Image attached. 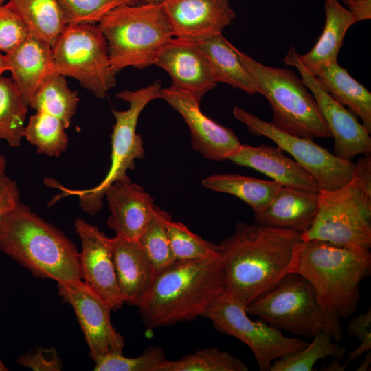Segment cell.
<instances>
[{"mask_svg": "<svg viewBox=\"0 0 371 371\" xmlns=\"http://www.w3.org/2000/svg\"><path fill=\"white\" fill-rule=\"evenodd\" d=\"M302 234L238 222L219 243L226 291L245 307L284 276L295 272Z\"/></svg>", "mask_w": 371, "mask_h": 371, "instance_id": "1", "label": "cell"}, {"mask_svg": "<svg viewBox=\"0 0 371 371\" xmlns=\"http://www.w3.org/2000/svg\"><path fill=\"white\" fill-rule=\"evenodd\" d=\"M225 291L223 255L175 260L156 275L139 313L148 329L190 321L202 317Z\"/></svg>", "mask_w": 371, "mask_h": 371, "instance_id": "2", "label": "cell"}, {"mask_svg": "<svg viewBox=\"0 0 371 371\" xmlns=\"http://www.w3.org/2000/svg\"><path fill=\"white\" fill-rule=\"evenodd\" d=\"M0 250L34 277L57 282L82 280L75 244L21 202L1 221Z\"/></svg>", "mask_w": 371, "mask_h": 371, "instance_id": "3", "label": "cell"}, {"mask_svg": "<svg viewBox=\"0 0 371 371\" xmlns=\"http://www.w3.org/2000/svg\"><path fill=\"white\" fill-rule=\"evenodd\" d=\"M295 272L312 284L323 308L347 318L357 308L361 282L370 275L371 253L361 247L302 240Z\"/></svg>", "mask_w": 371, "mask_h": 371, "instance_id": "4", "label": "cell"}, {"mask_svg": "<svg viewBox=\"0 0 371 371\" xmlns=\"http://www.w3.org/2000/svg\"><path fill=\"white\" fill-rule=\"evenodd\" d=\"M318 196L316 216L302 233V240L371 247L370 155L355 164L354 176L349 182L334 190H320Z\"/></svg>", "mask_w": 371, "mask_h": 371, "instance_id": "5", "label": "cell"}, {"mask_svg": "<svg viewBox=\"0 0 371 371\" xmlns=\"http://www.w3.org/2000/svg\"><path fill=\"white\" fill-rule=\"evenodd\" d=\"M245 311L247 315L294 336L310 338L328 331L337 341L344 333L340 317L322 307L312 284L296 272L284 276L247 305Z\"/></svg>", "mask_w": 371, "mask_h": 371, "instance_id": "6", "label": "cell"}, {"mask_svg": "<svg viewBox=\"0 0 371 371\" xmlns=\"http://www.w3.org/2000/svg\"><path fill=\"white\" fill-rule=\"evenodd\" d=\"M97 25L116 73L128 67L143 69L154 65L162 47L174 37L159 2L121 5Z\"/></svg>", "mask_w": 371, "mask_h": 371, "instance_id": "7", "label": "cell"}, {"mask_svg": "<svg viewBox=\"0 0 371 371\" xmlns=\"http://www.w3.org/2000/svg\"><path fill=\"white\" fill-rule=\"evenodd\" d=\"M235 51L268 100L275 127L297 137H332L312 93L293 71L262 65L236 47Z\"/></svg>", "mask_w": 371, "mask_h": 371, "instance_id": "8", "label": "cell"}, {"mask_svg": "<svg viewBox=\"0 0 371 371\" xmlns=\"http://www.w3.org/2000/svg\"><path fill=\"white\" fill-rule=\"evenodd\" d=\"M161 89L159 80L136 91L125 90L117 97L128 103L125 111L112 110L115 123L111 135V166L106 177L97 186L85 190H71L48 180L47 184L61 190L60 197L74 195L78 197L82 210L90 215L96 214L103 207L106 188L115 181L126 176L128 170L135 168V161L144 157V143L136 128L139 117L144 107L152 100L159 98Z\"/></svg>", "mask_w": 371, "mask_h": 371, "instance_id": "9", "label": "cell"}, {"mask_svg": "<svg viewBox=\"0 0 371 371\" xmlns=\"http://www.w3.org/2000/svg\"><path fill=\"white\" fill-rule=\"evenodd\" d=\"M55 74L75 78L98 98L116 84L108 45L97 24L66 25L52 45Z\"/></svg>", "mask_w": 371, "mask_h": 371, "instance_id": "10", "label": "cell"}, {"mask_svg": "<svg viewBox=\"0 0 371 371\" xmlns=\"http://www.w3.org/2000/svg\"><path fill=\"white\" fill-rule=\"evenodd\" d=\"M202 317L209 319L217 330L245 344L260 371H269L275 360L297 352L309 343L297 337H286L258 318L251 320L245 306L226 291L207 308Z\"/></svg>", "mask_w": 371, "mask_h": 371, "instance_id": "11", "label": "cell"}, {"mask_svg": "<svg viewBox=\"0 0 371 371\" xmlns=\"http://www.w3.org/2000/svg\"><path fill=\"white\" fill-rule=\"evenodd\" d=\"M234 116L248 131L273 141L282 151L289 153L317 182L320 190L343 186L354 176L355 164L337 157L313 139L294 136L275 127L248 111L234 106Z\"/></svg>", "mask_w": 371, "mask_h": 371, "instance_id": "12", "label": "cell"}, {"mask_svg": "<svg viewBox=\"0 0 371 371\" xmlns=\"http://www.w3.org/2000/svg\"><path fill=\"white\" fill-rule=\"evenodd\" d=\"M58 283V293L73 308L84 333L91 359L122 353L123 336L111 321V307L82 280Z\"/></svg>", "mask_w": 371, "mask_h": 371, "instance_id": "13", "label": "cell"}, {"mask_svg": "<svg viewBox=\"0 0 371 371\" xmlns=\"http://www.w3.org/2000/svg\"><path fill=\"white\" fill-rule=\"evenodd\" d=\"M283 61L295 67L302 81L312 93L334 138L333 154L352 161L358 155H370V133L352 112L335 100L322 87L315 76L302 64L295 48L292 46Z\"/></svg>", "mask_w": 371, "mask_h": 371, "instance_id": "14", "label": "cell"}, {"mask_svg": "<svg viewBox=\"0 0 371 371\" xmlns=\"http://www.w3.org/2000/svg\"><path fill=\"white\" fill-rule=\"evenodd\" d=\"M82 244L79 252L82 280L93 289L112 310L124 303L120 295L115 268L112 239L97 226L83 219L74 221Z\"/></svg>", "mask_w": 371, "mask_h": 371, "instance_id": "15", "label": "cell"}, {"mask_svg": "<svg viewBox=\"0 0 371 371\" xmlns=\"http://www.w3.org/2000/svg\"><path fill=\"white\" fill-rule=\"evenodd\" d=\"M159 98L178 111L190 132L192 148L204 157L215 161L227 160L241 143L231 128L223 126L200 109V101L192 95L171 86L161 89Z\"/></svg>", "mask_w": 371, "mask_h": 371, "instance_id": "16", "label": "cell"}, {"mask_svg": "<svg viewBox=\"0 0 371 371\" xmlns=\"http://www.w3.org/2000/svg\"><path fill=\"white\" fill-rule=\"evenodd\" d=\"M173 36L196 43L222 34L236 18L229 0H160Z\"/></svg>", "mask_w": 371, "mask_h": 371, "instance_id": "17", "label": "cell"}, {"mask_svg": "<svg viewBox=\"0 0 371 371\" xmlns=\"http://www.w3.org/2000/svg\"><path fill=\"white\" fill-rule=\"evenodd\" d=\"M154 65L170 76L172 87L200 102L218 84L207 60L197 47L175 37L162 47Z\"/></svg>", "mask_w": 371, "mask_h": 371, "instance_id": "18", "label": "cell"}, {"mask_svg": "<svg viewBox=\"0 0 371 371\" xmlns=\"http://www.w3.org/2000/svg\"><path fill=\"white\" fill-rule=\"evenodd\" d=\"M104 197L111 212L109 227L116 236L138 240L155 207L153 197L128 175L109 186Z\"/></svg>", "mask_w": 371, "mask_h": 371, "instance_id": "19", "label": "cell"}, {"mask_svg": "<svg viewBox=\"0 0 371 371\" xmlns=\"http://www.w3.org/2000/svg\"><path fill=\"white\" fill-rule=\"evenodd\" d=\"M227 160L253 168L283 187L319 193L316 180L297 161L286 157L278 146L242 144Z\"/></svg>", "mask_w": 371, "mask_h": 371, "instance_id": "20", "label": "cell"}, {"mask_svg": "<svg viewBox=\"0 0 371 371\" xmlns=\"http://www.w3.org/2000/svg\"><path fill=\"white\" fill-rule=\"evenodd\" d=\"M119 291L124 303L139 308L146 300L156 272L138 240L112 238Z\"/></svg>", "mask_w": 371, "mask_h": 371, "instance_id": "21", "label": "cell"}, {"mask_svg": "<svg viewBox=\"0 0 371 371\" xmlns=\"http://www.w3.org/2000/svg\"><path fill=\"white\" fill-rule=\"evenodd\" d=\"M5 55L11 78L29 106L40 84L54 74L52 46L30 34Z\"/></svg>", "mask_w": 371, "mask_h": 371, "instance_id": "22", "label": "cell"}, {"mask_svg": "<svg viewBox=\"0 0 371 371\" xmlns=\"http://www.w3.org/2000/svg\"><path fill=\"white\" fill-rule=\"evenodd\" d=\"M319 193L282 187L271 203L254 214L255 223L303 233L312 224L319 206Z\"/></svg>", "mask_w": 371, "mask_h": 371, "instance_id": "23", "label": "cell"}, {"mask_svg": "<svg viewBox=\"0 0 371 371\" xmlns=\"http://www.w3.org/2000/svg\"><path fill=\"white\" fill-rule=\"evenodd\" d=\"M326 23L322 33L313 47L298 58L313 76L325 65L337 61L348 28L357 22L353 14L338 0H324Z\"/></svg>", "mask_w": 371, "mask_h": 371, "instance_id": "24", "label": "cell"}, {"mask_svg": "<svg viewBox=\"0 0 371 371\" xmlns=\"http://www.w3.org/2000/svg\"><path fill=\"white\" fill-rule=\"evenodd\" d=\"M207 60L216 82L229 85L249 95L260 91L241 63L235 47L222 34L193 43Z\"/></svg>", "mask_w": 371, "mask_h": 371, "instance_id": "25", "label": "cell"}, {"mask_svg": "<svg viewBox=\"0 0 371 371\" xmlns=\"http://www.w3.org/2000/svg\"><path fill=\"white\" fill-rule=\"evenodd\" d=\"M326 91L363 122L371 133V93L337 61L323 67L315 76Z\"/></svg>", "mask_w": 371, "mask_h": 371, "instance_id": "26", "label": "cell"}, {"mask_svg": "<svg viewBox=\"0 0 371 371\" xmlns=\"http://www.w3.org/2000/svg\"><path fill=\"white\" fill-rule=\"evenodd\" d=\"M203 187L215 192L234 195L247 203L256 214L265 210L277 195L282 186L238 174H217L202 180Z\"/></svg>", "mask_w": 371, "mask_h": 371, "instance_id": "27", "label": "cell"}, {"mask_svg": "<svg viewBox=\"0 0 371 371\" xmlns=\"http://www.w3.org/2000/svg\"><path fill=\"white\" fill-rule=\"evenodd\" d=\"M30 35L54 44L66 26L58 0H8L5 3Z\"/></svg>", "mask_w": 371, "mask_h": 371, "instance_id": "28", "label": "cell"}, {"mask_svg": "<svg viewBox=\"0 0 371 371\" xmlns=\"http://www.w3.org/2000/svg\"><path fill=\"white\" fill-rule=\"evenodd\" d=\"M78 102V93L68 87L65 76L54 73L40 84L29 106L58 118L67 129L70 126Z\"/></svg>", "mask_w": 371, "mask_h": 371, "instance_id": "29", "label": "cell"}, {"mask_svg": "<svg viewBox=\"0 0 371 371\" xmlns=\"http://www.w3.org/2000/svg\"><path fill=\"white\" fill-rule=\"evenodd\" d=\"M29 106L12 78L0 76V139L12 148L20 146Z\"/></svg>", "mask_w": 371, "mask_h": 371, "instance_id": "30", "label": "cell"}, {"mask_svg": "<svg viewBox=\"0 0 371 371\" xmlns=\"http://www.w3.org/2000/svg\"><path fill=\"white\" fill-rule=\"evenodd\" d=\"M58 118L36 111L25 125L23 137L37 148L38 153L58 157L67 148L69 137Z\"/></svg>", "mask_w": 371, "mask_h": 371, "instance_id": "31", "label": "cell"}, {"mask_svg": "<svg viewBox=\"0 0 371 371\" xmlns=\"http://www.w3.org/2000/svg\"><path fill=\"white\" fill-rule=\"evenodd\" d=\"M333 341L330 333L321 331L304 348L275 360L269 371H313L314 365L319 359L332 357L340 360L346 349Z\"/></svg>", "mask_w": 371, "mask_h": 371, "instance_id": "32", "label": "cell"}, {"mask_svg": "<svg viewBox=\"0 0 371 371\" xmlns=\"http://www.w3.org/2000/svg\"><path fill=\"white\" fill-rule=\"evenodd\" d=\"M170 218V214L155 206L138 240L156 274L175 261L166 229Z\"/></svg>", "mask_w": 371, "mask_h": 371, "instance_id": "33", "label": "cell"}, {"mask_svg": "<svg viewBox=\"0 0 371 371\" xmlns=\"http://www.w3.org/2000/svg\"><path fill=\"white\" fill-rule=\"evenodd\" d=\"M243 360L218 348L201 349L179 360H166L158 371H247Z\"/></svg>", "mask_w": 371, "mask_h": 371, "instance_id": "34", "label": "cell"}, {"mask_svg": "<svg viewBox=\"0 0 371 371\" xmlns=\"http://www.w3.org/2000/svg\"><path fill=\"white\" fill-rule=\"evenodd\" d=\"M166 229L175 260H203L222 255L218 245L203 239L181 222L170 218Z\"/></svg>", "mask_w": 371, "mask_h": 371, "instance_id": "35", "label": "cell"}, {"mask_svg": "<svg viewBox=\"0 0 371 371\" xmlns=\"http://www.w3.org/2000/svg\"><path fill=\"white\" fill-rule=\"evenodd\" d=\"M65 25L98 24L107 14L140 0H58Z\"/></svg>", "mask_w": 371, "mask_h": 371, "instance_id": "36", "label": "cell"}, {"mask_svg": "<svg viewBox=\"0 0 371 371\" xmlns=\"http://www.w3.org/2000/svg\"><path fill=\"white\" fill-rule=\"evenodd\" d=\"M166 360L165 352L159 346H150L142 355L128 357L122 353H109L95 361V371H158Z\"/></svg>", "mask_w": 371, "mask_h": 371, "instance_id": "37", "label": "cell"}, {"mask_svg": "<svg viewBox=\"0 0 371 371\" xmlns=\"http://www.w3.org/2000/svg\"><path fill=\"white\" fill-rule=\"evenodd\" d=\"M30 35L19 16L5 4L0 8V51L14 49Z\"/></svg>", "mask_w": 371, "mask_h": 371, "instance_id": "38", "label": "cell"}, {"mask_svg": "<svg viewBox=\"0 0 371 371\" xmlns=\"http://www.w3.org/2000/svg\"><path fill=\"white\" fill-rule=\"evenodd\" d=\"M17 362L19 365L34 371H59L63 368L58 352L53 347L34 348L20 356Z\"/></svg>", "mask_w": 371, "mask_h": 371, "instance_id": "39", "label": "cell"}, {"mask_svg": "<svg viewBox=\"0 0 371 371\" xmlns=\"http://www.w3.org/2000/svg\"><path fill=\"white\" fill-rule=\"evenodd\" d=\"M19 199L16 182L5 172L0 175V223L5 214L20 202Z\"/></svg>", "mask_w": 371, "mask_h": 371, "instance_id": "40", "label": "cell"}, {"mask_svg": "<svg viewBox=\"0 0 371 371\" xmlns=\"http://www.w3.org/2000/svg\"><path fill=\"white\" fill-rule=\"evenodd\" d=\"M371 308L361 313L350 322L347 330L350 335L357 338L361 343L371 346Z\"/></svg>", "mask_w": 371, "mask_h": 371, "instance_id": "41", "label": "cell"}, {"mask_svg": "<svg viewBox=\"0 0 371 371\" xmlns=\"http://www.w3.org/2000/svg\"><path fill=\"white\" fill-rule=\"evenodd\" d=\"M346 5L357 22L371 19V0H356Z\"/></svg>", "mask_w": 371, "mask_h": 371, "instance_id": "42", "label": "cell"}, {"mask_svg": "<svg viewBox=\"0 0 371 371\" xmlns=\"http://www.w3.org/2000/svg\"><path fill=\"white\" fill-rule=\"evenodd\" d=\"M339 360H335L333 361H331L329 363L328 366H324L323 370L326 371H344L346 369V366L348 363H345L344 364L339 363Z\"/></svg>", "mask_w": 371, "mask_h": 371, "instance_id": "43", "label": "cell"}, {"mask_svg": "<svg viewBox=\"0 0 371 371\" xmlns=\"http://www.w3.org/2000/svg\"><path fill=\"white\" fill-rule=\"evenodd\" d=\"M371 363V352L370 350L366 352L364 359L361 361L360 365L357 368V371H366L368 369V366Z\"/></svg>", "mask_w": 371, "mask_h": 371, "instance_id": "44", "label": "cell"}, {"mask_svg": "<svg viewBox=\"0 0 371 371\" xmlns=\"http://www.w3.org/2000/svg\"><path fill=\"white\" fill-rule=\"evenodd\" d=\"M6 71H8L7 57L0 51V76Z\"/></svg>", "mask_w": 371, "mask_h": 371, "instance_id": "45", "label": "cell"}, {"mask_svg": "<svg viewBox=\"0 0 371 371\" xmlns=\"http://www.w3.org/2000/svg\"><path fill=\"white\" fill-rule=\"evenodd\" d=\"M6 166H7L6 159L4 156L0 154V175L5 172Z\"/></svg>", "mask_w": 371, "mask_h": 371, "instance_id": "46", "label": "cell"}, {"mask_svg": "<svg viewBox=\"0 0 371 371\" xmlns=\"http://www.w3.org/2000/svg\"><path fill=\"white\" fill-rule=\"evenodd\" d=\"M7 370H8V368L3 364V361H1L0 358V371H7Z\"/></svg>", "mask_w": 371, "mask_h": 371, "instance_id": "47", "label": "cell"}, {"mask_svg": "<svg viewBox=\"0 0 371 371\" xmlns=\"http://www.w3.org/2000/svg\"><path fill=\"white\" fill-rule=\"evenodd\" d=\"M141 2H159L160 0H140Z\"/></svg>", "mask_w": 371, "mask_h": 371, "instance_id": "48", "label": "cell"}, {"mask_svg": "<svg viewBox=\"0 0 371 371\" xmlns=\"http://www.w3.org/2000/svg\"><path fill=\"white\" fill-rule=\"evenodd\" d=\"M356 1V0H342V2L346 5L349 3H350L352 1Z\"/></svg>", "mask_w": 371, "mask_h": 371, "instance_id": "49", "label": "cell"}, {"mask_svg": "<svg viewBox=\"0 0 371 371\" xmlns=\"http://www.w3.org/2000/svg\"><path fill=\"white\" fill-rule=\"evenodd\" d=\"M5 1L6 0H0V8L5 4L4 3Z\"/></svg>", "mask_w": 371, "mask_h": 371, "instance_id": "50", "label": "cell"}]
</instances>
